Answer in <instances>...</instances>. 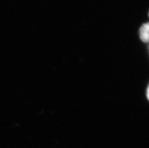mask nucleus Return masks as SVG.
<instances>
[{"label": "nucleus", "instance_id": "2", "mask_svg": "<svg viewBox=\"0 0 149 148\" xmlns=\"http://www.w3.org/2000/svg\"><path fill=\"white\" fill-rule=\"evenodd\" d=\"M149 87L147 88V99H149Z\"/></svg>", "mask_w": 149, "mask_h": 148}, {"label": "nucleus", "instance_id": "1", "mask_svg": "<svg viewBox=\"0 0 149 148\" xmlns=\"http://www.w3.org/2000/svg\"><path fill=\"white\" fill-rule=\"evenodd\" d=\"M149 25L148 23L144 24L139 29V37L143 42L147 43L149 41Z\"/></svg>", "mask_w": 149, "mask_h": 148}]
</instances>
